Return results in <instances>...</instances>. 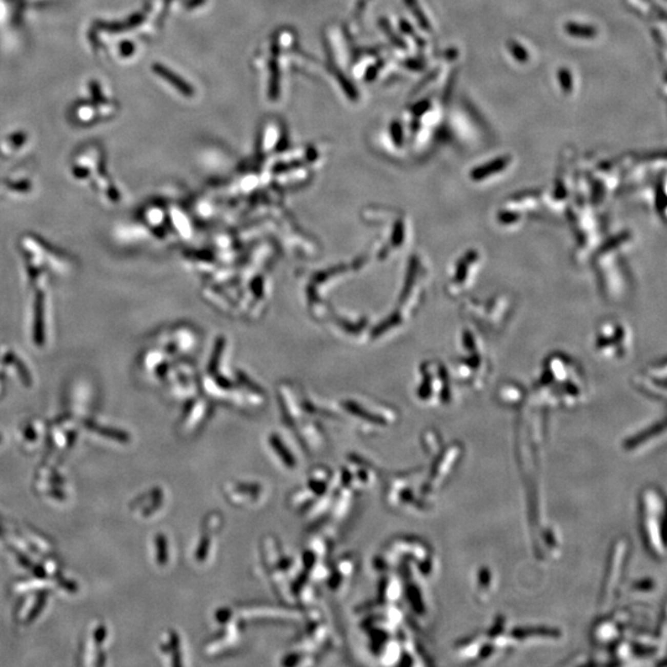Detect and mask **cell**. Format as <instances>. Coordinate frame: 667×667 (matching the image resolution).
Segmentation results:
<instances>
[{"label":"cell","instance_id":"1","mask_svg":"<svg viewBox=\"0 0 667 667\" xmlns=\"http://www.w3.org/2000/svg\"><path fill=\"white\" fill-rule=\"evenodd\" d=\"M662 498L655 491L649 490L644 497V530L646 540H650L651 550L657 556H663V545L657 533V530L661 529V524H656V521L662 519Z\"/></svg>","mask_w":667,"mask_h":667},{"label":"cell","instance_id":"2","mask_svg":"<svg viewBox=\"0 0 667 667\" xmlns=\"http://www.w3.org/2000/svg\"><path fill=\"white\" fill-rule=\"evenodd\" d=\"M509 162H511L509 157H498V158L493 159V161L488 162L487 165L479 166V167L475 168L471 176H472L473 179H483V178L490 177L492 174H496V172L503 171L509 165Z\"/></svg>","mask_w":667,"mask_h":667},{"label":"cell","instance_id":"3","mask_svg":"<svg viewBox=\"0 0 667 667\" xmlns=\"http://www.w3.org/2000/svg\"><path fill=\"white\" fill-rule=\"evenodd\" d=\"M566 34L571 37L575 38H581V40H592V38L597 37V34H598V30L591 25H584V24H577V23H566L565 26Z\"/></svg>","mask_w":667,"mask_h":667},{"label":"cell","instance_id":"4","mask_svg":"<svg viewBox=\"0 0 667 667\" xmlns=\"http://www.w3.org/2000/svg\"><path fill=\"white\" fill-rule=\"evenodd\" d=\"M507 47H508V50L511 51L512 57L515 59V61L520 63L528 62V59H529V53H528L527 48H525L523 45L519 44V42L514 40H511L508 41V44H507Z\"/></svg>","mask_w":667,"mask_h":667},{"label":"cell","instance_id":"5","mask_svg":"<svg viewBox=\"0 0 667 667\" xmlns=\"http://www.w3.org/2000/svg\"><path fill=\"white\" fill-rule=\"evenodd\" d=\"M406 3H407V5H408V8L410 9V10L413 11L415 19L419 21V24L421 25V28L424 30H427V31H430L431 26L429 25V21H428L427 16H425V14L422 13L421 9L419 8L416 0H406Z\"/></svg>","mask_w":667,"mask_h":667},{"label":"cell","instance_id":"6","mask_svg":"<svg viewBox=\"0 0 667 667\" xmlns=\"http://www.w3.org/2000/svg\"><path fill=\"white\" fill-rule=\"evenodd\" d=\"M557 78L560 80V86L561 89H562L563 93H571L573 90V79H572V74L570 72V69L567 68H561L560 71L557 72Z\"/></svg>","mask_w":667,"mask_h":667},{"label":"cell","instance_id":"7","mask_svg":"<svg viewBox=\"0 0 667 667\" xmlns=\"http://www.w3.org/2000/svg\"><path fill=\"white\" fill-rule=\"evenodd\" d=\"M383 28H385L386 32H387L388 35H394V34H393V31H392V30H389V28L387 26V24H386V25L383 26ZM392 40H393V42H395V44H397V45H395V46H399V47H402V48H406V44H404V42H403L402 40H399V38L393 37V36H392Z\"/></svg>","mask_w":667,"mask_h":667}]
</instances>
